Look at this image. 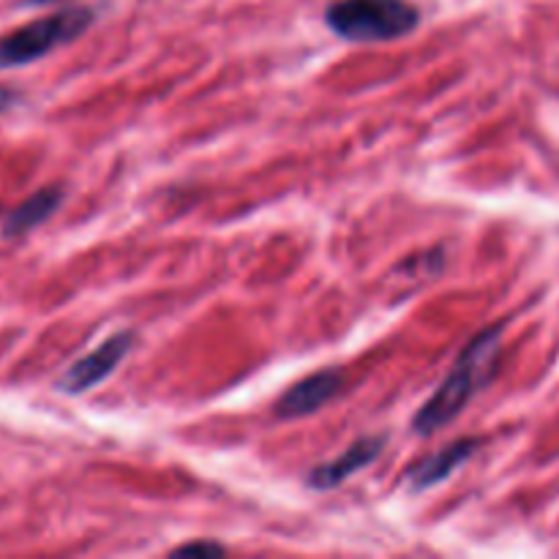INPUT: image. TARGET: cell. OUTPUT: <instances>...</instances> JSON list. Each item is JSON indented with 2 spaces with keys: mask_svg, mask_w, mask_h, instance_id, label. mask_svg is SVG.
I'll list each match as a JSON object with an SVG mask.
<instances>
[{
  "mask_svg": "<svg viewBox=\"0 0 559 559\" xmlns=\"http://www.w3.org/2000/svg\"><path fill=\"white\" fill-rule=\"evenodd\" d=\"M500 347H502V328H486L484 333L473 338L459 355L456 366L445 377L435 396L418 409L413 418L415 435L431 437L435 431L445 429L453 418L464 413L469 399L491 382L497 366H500Z\"/></svg>",
  "mask_w": 559,
  "mask_h": 559,
  "instance_id": "6da1fadb",
  "label": "cell"
},
{
  "mask_svg": "<svg viewBox=\"0 0 559 559\" xmlns=\"http://www.w3.org/2000/svg\"><path fill=\"white\" fill-rule=\"evenodd\" d=\"M325 22L338 38L355 44L396 41L420 25V11L407 0H336Z\"/></svg>",
  "mask_w": 559,
  "mask_h": 559,
  "instance_id": "7a4b0ae2",
  "label": "cell"
},
{
  "mask_svg": "<svg viewBox=\"0 0 559 559\" xmlns=\"http://www.w3.org/2000/svg\"><path fill=\"white\" fill-rule=\"evenodd\" d=\"M93 20H96L93 9L74 5V9L55 11V14L5 33V36H0V71L36 63L52 49L80 38L93 25Z\"/></svg>",
  "mask_w": 559,
  "mask_h": 559,
  "instance_id": "3957f363",
  "label": "cell"
},
{
  "mask_svg": "<svg viewBox=\"0 0 559 559\" xmlns=\"http://www.w3.org/2000/svg\"><path fill=\"white\" fill-rule=\"evenodd\" d=\"M129 349H131V333L126 331L115 333V336H109L107 342L98 344L93 353H87L85 358L76 360V364L60 377L58 388L63 393H71V396L91 391V388H96L98 382L107 380V377L118 369L120 360L126 358Z\"/></svg>",
  "mask_w": 559,
  "mask_h": 559,
  "instance_id": "277c9868",
  "label": "cell"
},
{
  "mask_svg": "<svg viewBox=\"0 0 559 559\" xmlns=\"http://www.w3.org/2000/svg\"><path fill=\"white\" fill-rule=\"evenodd\" d=\"M342 388H344V377L338 369L317 371V374L295 382V385L278 399L276 415L284 420H295V418H306V415L320 413L328 402H333V399L342 393Z\"/></svg>",
  "mask_w": 559,
  "mask_h": 559,
  "instance_id": "5b68a950",
  "label": "cell"
},
{
  "mask_svg": "<svg viewBox=\"0 0 559 559\" xmlns=\"http://www.w3.org/2000/svg\"><path fill=\"white\" fill-rule=\"evenodd\" d=\"M382 448H385V437H364V440L353 442V445H349L338 459L311 469L309 486L317 491L336 489V486H342L344 480L353 478L355 473H360V469L369 467L371 462H377Z\"/></svg>",
  "mask_w": 559,
  "mask_h": 559,
  "instance_id": "8992f818",
  "label": "cell"
},
{
  "mask_svg": "<svg viewBox=\"0 0 559 559\" xmlns=\"http://www.w3.org/2000/svg\"><path fill=\"white\" fill-rule=\"evenodd\" d=\"M475 451H478V440H469V437L467 440L451 442V445L442 448L440 453L420 459L418 464H413V467L407 469L409 486H413L415 491H426L431 489V486L445 484L456 469H462L464 464L475 456Z\"/></svg>",
  "mask_w": 559,
  "mask_h": 559,
  "instance_id": "52a82bcc",
  "label": "cell"
},
{
  "mask_svg": "<svg viewBox=\"0 0 559 559\" xmlns=\"http://www.w3.org/2000/svg\"><path fill=\"white\" fill-rule=\"evenodd\" d=\"M63 191L58 186H47V189H38L36 194H31L27 200H22L20 205L11 207L5 213L3 224H0V233L3 238H20V235H27L31 229L41 227L44 222L55 216V211L63 202Z\"/></svg>",
  "mask_w": 559,
  "mask_h": 559,
  "instance_id": "ba28073f",
  "label": "cell"
},
{
  "mask_svg": "<svg viewBox=\"0 0 559 559\" xmlns=\"http://www.w3.org/2000/svg\"><path fill=\"white\" fill-rule=\"evenodd\" d=\"M175 555H194V557L207 555V557H218V555H224V546H218V544H207V540H202V544H186V546H178V549H175Z\"/></svg>",
  "mask_w": 559,
  "mask_h": 559,
  "instance_id": "9c48e42d",
  "label": "cell"
},
{
  "mask_svg": "<svg viewBox=\"0 0 559 559\" xmlns=\"http://www.w3.org/2000/svg\"><path fill=\"white\" fill-rule=\"evenodd\" d=\"M16 102H20V93L9 85H0V115L9 112Z\"/></svg>",
  "mask_w": 559,
  "mask_h": 559,
  "instance_id": "30bf717a",
  "label": "cell"
},
{
  "mask_svg": "<svg viewBox=\"0 0 559 559\" xmlns=\"http://www.w3.org/2000/svg\"><path fill=\"white\" fill-rule=\"evenodd\" d=\"M60 3V0H22V5H52Z\"/></svg>",
  "mask_w": 559,
  "mask_h": 559,
  "instance_id": "8fae6325",
  "label": "cell"
}]
</instances>
